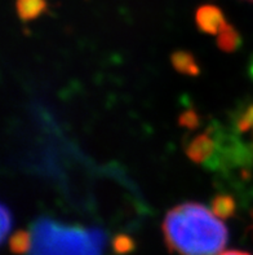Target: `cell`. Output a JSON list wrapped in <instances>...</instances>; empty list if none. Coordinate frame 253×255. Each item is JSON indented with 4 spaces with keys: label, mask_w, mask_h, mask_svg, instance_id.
I'll return each mask as SVG.
<instances>
[{
    "label": "cell",
    "mask_w": 253,
    "mask_h": 255,
    "mask_svg": "<svg viewBox=\"0 0 253 255\" xmlns=\"http://www.w3.org/2000/svg\"><path fill=\"white\" fill-rule=\"evenodd\" d=\"M181 125L187 128H194V127L198 125V116H196L195 112H186L181 117Z\"/></svg>",
    "instance_id": "obj_12"
},
{
    "label": "cell",
    "mask_w": 253,
    "mask_h": 255,
    "mask_svg": "<svg viewBox=\"0 0 253 255\" xmlns=\"http://www.w3.org/2000/svg\"><path fill=\"white\" fill-rule=\"evenodd\" d=\"M217 45L220 49L226 52H233L239 48L241 45V36L238 34L237 30L231 25H229L224 31L218 35Z\"/></svg>",
    "instance_id": "obj_8"
},
{
    "label": "cell",
    "mask_w": 253,
    "mask_h": 255,
    "mask_svg": "<svg viewBox=\"0 0 253 255\" xmlns=\"http://www.w3.org/2000/svg\"><path fill=\"white\" fill-rule=\"evenodd\" d=\"M196 25L202 31L212 35H220L230 23L226 21L222 10L215 5H203L196 10Z\"/></svg>",
    "instance_id": "obj_3"
},
{
    "label": "cell",
    "mask_w": 253,
    "mask_h": 255,
    "mask_svg": "<svg viewBox=\"0 0 253 255\" xmlns=\"http://www.w3.org/2000/svg\"><path fill=\"white\" fill-rule=\"evenodd\" d=\"M16 8L19 18H22L23 21H30V19L38 18L45 12L47 1L45 0H17Z\"/></svg>",
    "instance_id": "obj_5"
},
{
    "label": "cell",
    "mask_w": 253,
    "mask_h": 255,
    "mask_svg": "<svg viewBox=\"0 0 253 255\" xmlns=\"http://www.w3.org/2000/svg\"><path fill=\"white\" fill-rule=\"evenodd\" d=\"M133 248H135V243L131 237L120 235L114 240V250L118 254H127V253L132 252Z\"/></svg>",
    "instance_id": "obj_10"
},
{
    "label": "cell",
    "mask_w": 253,
    "mask_h": 255,
    "mask_svg": "<svg viewBox=\"0 0 253 255\" xmlns=\"http://www.w3.org/2000/svg\"><path fill=\"white\" fill-rule=\"evenodd\" d=\"M216 144L208 133H202L196 136L195 139L186 146V153L189 158L196 163H203L208 158H211L215 152Z\"/></svg>",
    "instance_id": "obj_4"
},
{
    "label": "cell",
    "mask_w": 253,
    "mask_h": 255,
    "mask_svg": "<svg viewBox=\"0 0 253 255\" xmlns=\"http://www.w3.org/2000/svg\"><path fill=\"white\" fill-rule=\"evenodd\" d=\"M31 237L29 255H102L106 239L98 228L65 226L48 218L36 220Z\"/></svg>",
    "instance_id": "obj_2"
},
{
    "label": "cell",
    "mask_w": 253,
    "mask_h": 255,
    "mask_svg": "<svg viewBox=\"0 0 253 255\" xmlns=\"http://www.w3.org/2000/svg\"><path fill=\"white\" fill-rule=\"evenodd\" d=\"M248 1H252V3H253V0H248Z\"/></svg>",
    "instance_id": "obj_14"
},
{
    "label": "cell",
    "mask_w": 253,
    "mask_h": 255,
    "mask_svg": "<svg viewBox=\"0 0 253 255\" xmlns=\"http://www.w3.org/2000/svg\"><path fill=\"white\" fill-rule=\"evenodd\" d=\"M172 65L177 71L186 75L199 74V66L195 57L186 51H177L172 55Z\"/></svg>",
    "instance_id": "obj_6"
},
{
    "label": "cell",
    "mask_w": 253,
    "mask_h": 255,
    "mask_svg": "<svg viewBox=\"0 0 253 255\" xmlns=\"http://www.w3.org/2000/svg\"><path fill=\"white\" fill-rule=\"evenodd\" d=\"M163 232L168 249L178 255H218L228 243V230L222 220L200 204L170 209Z\"/></svg>",
    "instance_id": "obj_1"
},
{
    "label": "cell",
    "mask_w": 253,
    "mask_h": 255,
    "mask_svg": "<svg viewBox=\"0 0 253 255\" xmlns=\"http://www.w3.org/2000/svg\"><path fill=\"white\" fill-rule=\"evenodd\" d=\"M31 244H32V237L31 232H26V231H18L10 237L9 240V245L10 250L14 254H26L29 253L30 249H31Z\"/></svg>",
    "instance_id": "obj_9"
},
{
    "label": "cell",
    "mask_w": 253,
    "mask_h": 255,
    "mask_svg": "<svg viewBox=\"0 0 253 255\" xmlns=\"http://www.w3.org/2000/svg\"><path fill=\"white\" fill-rule=\"evenodd\" d=\"M10 228H12V214H10L9 209L3 204L1 205V233H0L1 243H4L6 237H8Z\"/></svg>",
    "instance_id": "obj_11"
},
{
    "label": "cell",
    "mask_w": 253,
    "mask_h": 255,
    "mask_svg": "<svg viewBox=\"0 0 253 255\" xmlns=\"http://www.w3.org/2000/svg\"><path fill=\"white\" fill-rule=\"evenodd\" d=\"M218 255H251V254H248V253H243V252H237V250H231V252H225Z\"/></svg>",
    "instance_id": "obj_13"
},
{
    "label": "cell",
    "mask_w": 253,
    "mask_h": 255,
    "mask_svg": "<svg viewBox=\"0 0 253 255\" xmlns=\"http://www.w3.org/2000/svg\"><path fill=\"white\" fill-rule=\"evenodd\" d=\"M237 210V204L234 198L228 196V194H221L216 196L212 201V211L217 215L220 219H226V218L233 217Z\"/></svg>",
    "instance_id": "obj_7"
}]
</instances>
